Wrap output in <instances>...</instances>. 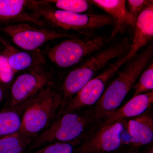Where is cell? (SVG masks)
I'll list each match as a JSON object with an SVG mask.
<instances>
[{
	"label": "cell",
	"mask_w": 153,
	"mask_h": 153,
	"mask_svg": "<svg viewBox=\"0 0 153 153\" xmlns=\"http://www.w3.org/2000/svg\"><path fill=\"white\" fill-rule=\"evenodd\" d=\"M153 53V45H151L132 58L123 70L118 71L117 76L105 88L97 103L94 109L95 118L106 117L119 108L147 65Z\"/></svg>",
	"instance_id": "6da1fadb"
},
{
	"label": "cell",
	"mask_w": 153,
	"mask_h": 153,
	"mask_svg": "<svg viewBox=\"0 0 153 153\" xmlns=\"http://www.w3.org/2000/svg\"><path fill=\"white\" fill-rule=\"evenodd\" d=\"M28 8L46 24L62 30L76 31L85 36H93L99 29L113 25L112 19L108 15L62 10L43 1H30Z\"/></svg>",
	"instance_id": "7a4b0ae2"
},
{
	"label": "cell",
	"mask_w": 153,
	"mask_h": 153,
	"mask_svg": "<svg viewBox=\"0 0 153 153\" xmlns=\"http://www.w3.org/2000/svg\"><path fill=\"white\" fill-rule=\"evenodd\" d=\"M27 103L29 104L21 118L19 131L36 138L38 133L54 122L66 100L63 94L55 91L51 82Z\"/></svg>",
	"instance_id": "3957f363"
},
{
	"label": "cell",
	"mask_w": 153,
	"mask_h": 153,
	"mask_svg": "<svg viewBox=\"0 0 153 153\" xmlns=\"http://www.w3.org/2000/svg\"><path fill=\"white\" fill-rule=\"evenodd\" d=\"M131 43L128 37L110 45L108 47L88 57L69 72L63 82V96L70 100L90 79L105 68L112 59L128 53Z\"/></svg>",
	"instance_id": "277c9868"
},
{
	"label": "cell",
	"mask_w": 153,
	"mask_h": 153,
	"mask_svg": "<svg viewBox=\"0 0 153 153\" xmlns=\"http://www.w3.org/2000/svg\"><path fill=\"white\" fill-rule=\"evenodd\" d=\"M113 39L100 35L85 36L83 38H67L49 49L47 55L57 66L68 68L108 47Z\"/></svg>",
	"instance_id": "5b68a950"
},
{
	"label": "cell",
	"mask_w": 153,
	"mask_h": 153,
	"mask_svg": "<svg viewBox=\"0 0 153 153\" xmlns=\"http://www.w3.org/2000/svg\"><path fill=\"white\" fill-rule=\"evenodd\" d=\"M0 30L18 47L27 51H35L48 41L59 38H79L77 34L48 30L25 22L1 25Z\"/></svg>",
	"instance_id": "8992f818"
},
{
	"label": "cell",
	"mask_w": 153,
	"mask_h": 153,
	"mask_svg": "<svg viewBox=\"0 0 153 153\" xmlns=\"http://www.w3.org/2000/svg\"><path fill=\"white\" fill-rule=\"evenodd\" d=\"M91 121L86 116L66 113L38 136L29 146V151L55 143H69L80 136Z\"/></svg>",
	"instance_id": "52a82bcc"
},
{
	"label": "cell",
	"mask_w": 153,
	"mask_h": 153,
	"mask_svg": "<svg viewBox=\"0 0 153 153\" xmlns=\"http://www.w3.org/2000/svg\"><path fill=\"white\" fill-rule=\"evenodd\" d=\"M127 54L117 58L101 73L90 79L76 93L74 98L69 101L64 113L72 112L82 107L97 103L103 94L108 81L119 71L124 64L130 60L127 57Z\"/></svg>",
	"instance_id": "ba28073f"
},
{
	"label": "cell",
	"mask_w": 153,
	"mask_h": 153,
	"mask_svg": "<svg viewBox=\"0 0 153 153\" xmlns=\"http://www.w3.org/2000/svg\"><path fill=\"white\" fill-rule=\"evenodd\" d=\"M44 63L30 68L27 72L17 77L11 88V108L27 103L52 82V74L45 68Z\"/></svg>",
	"instance_id": "9c48e42d"
},
{
	"label": "cell",
	"mask_w": 153,
	"mask_h": 153,
	"mask_svg": "<svg viewBox=\"0 0 153 153\" xmlns=\"http://www.w3.org/2000/svg\"><path fill=\"white\" fill-rule=\"evenodd\" d=\"M124 120L102 127L81 146L79 153H106L116 150L122 144Z\"/></svg>",
	"instance_id": "30bf717a"
},
{
	"label": "cell",
	"mask_w": 153,
	"mask_h": 153,
	"mask_svg": "<svg viewBox=\"0 0 153 153\" xmlns=\"http://www.w3.org/2000/svg\"><path fill=\"white\" fill-rule=\"evenodd\" d=\"M29 1L0 0V25L25 22L45 27L47 24L44 21L27 10Z\"/></svg>",
	"instance_id": "8fae6325"
},
{
	"label": "cell",
	"mask_w": 153,
	"mask_h": 153,
	"mask_svg": "<svg viewBox=\"0 0 153 153\" xmlns=\"http://www.w3.org/2000/svg\"><path fill=\"white\" fill-rule=\"evenodd\" d=\"M134 33L130 49L127 57L130 60L137 55L141 48L152 40L153 37V2L140 14L135 25Z\"/></svg>",
	"instance_id": "7c38bea8"
},
{
	"label": "cell",
	"mask_w": 153,
	"mask_h": 153,
	"mask_svg": "<svg viewBox=\"0 0 153 153\" xmlns=\"http://www.w3.org/2000/svg\"><path fill=\"white\" fill-rule=\"evenodd\" d=\"M153 102V91L133 97L123 106L105 117L103 124H108L143 114Z\"/></svg>",
	"instance_id": "4fadbf2b"
},
{
	"label": "cell",
	"mask_w": 153,
	"mask_h": 153,
	"mask_svg": "<svg viewBox=\"0 0 153 153\" xmlns=\"http://www.w3.org/2000/svg\"><path fill=\"white\" fill-rule=\"evenodd\" d=\"M92 5L103 10L111 17L113 22L110 37L114 38L119 34L123 35L128 26V12L124 0H91Z\"/></svg>",
	"instance_id": "5bb4252c"
},
{
	"label": "cell",
	"mask_w": 153,
	"mask_h": 153,
	"mask_svg": "<svg viewBox=\"0 0 153 153\" xmlns=\"http://www.w3.org/2000/svg\"><path fill=\"white\" fill-rule=\"evenodd\" d=\"M0 44L3 46L2 54L5 55L9 63L16 73L17 71L30 69L38 64L45 63L42 56L38 53L20 51L7 42L0 36Z\"/></svg>",
	"instance_id": "9a60e30c"
},
{
	"label": "cell",
	"mask_w": 153,
	"mask_h": 153,
	"mask_svg": "<svg viewBox=\"0 0 153 153\" xmlns=\"http://www.w3.org/2000/svg\"><path fill=\"white\" fill-rule=\"evenodd\" d=\"M128 131L134 146L149 144L153 140V117L144 114L134 117L128 121Z\"/></svg>",
	"instance_id": "2e32d148"
},
{
	"label": "cell",
	"mask_w": 153,
	"mask_h": 153,
	"mask_svg": "<svg viewBox=\"0 0 153 153\" xmlns=\"http://www.w3.org/2000/svg\"><path fill=\"white\" fill-rule=\"evenodd\" d=\"M35 137L18 131L0 138V153H25Z\"/></svg>",
	"instance_id": "e0dca14e"
},
{
	"label": "cell",
	"mask_w": 153,
	"mask_h": 153,
	"mask_svg": "<svg viewBox=\"0 0 153 153\" xmlns=\"http://www.w3.org/2000/svg\"><path fill=\"white\" fill-rule=\"evenodd\" d=\"M21 121L16 111L7 109L0 111V138L19 131Z\"/></svg>",
	"instance_id": "ac0fdd59"
},
{
	"label": "cell",
	"mask_w": 153,
	"mask_h": 153,
	"mask_svg": "<svg viewBox=\"0 0 153 153\" xmlns=\"http://www.w3.org/2000/svg\"><path fill=\"white\" fill-rule=\"evenodd\" d=\"M44 2L54 5L55 8L76 13L83 14L91 9L89 1L85 0H47Z\"/></svg>",
	"instance_id": "d6986e66"
},
{
	"label": "cell",
	"mask_w": 153,
	"mask_h": 153,
	"mask_svg": "<svg viewBox=\"0 0 153 153\" xmlns=\"http://www.w3.org/2000/svg\"><path fill=\"white\" fill-rule=\"evenodd\" d=\"M139 77L138 81L136 82L133 87L134 90L133 97L153 91V63L141 73Z\"/></svg>",
	"instance_id": "ffe728a7"
},
{
	"label": "cell",
	"mask_w": 153,
	"mask_h": 153,
	"mask_svg": "<svg viewBox=\"0 0 153 153\" xmlns=\"http://www.w3.org/2000/svg\"><path fill=\"white\" fill-rule=\"evenodd\" d=\"M128 26L134 29L137 19L140 14L148 6L153 2V1L146 0H129L127 2Z\"/></svg>",
	"instance_id": "44dd1931"
},
{
	"label": "cell",
	"mask_w": 153,
	"mask_h": 153,
	"mask_svg": "<svg viewBox=\"0 0 153 153\" xmlns=\"http://www.w3.org/2000/svg\"><path fill=\"white\" fill-rule=\"evenodd\" d=\"M73 145L69 143H55L46 145L29 153H72Z\"/></svg>",
	"instance_id": "7402d4cb"
},
{
	"label": "cell",
	"mask_w": 153,
	"mask_h": 153,
	"mask_svg": "<svg viewBox=\"0 0 153 153\" xmlns=\"http://www.w3.org/2000/svg\"><path fill=\"white\" fill-rule=\"evenodd\" d=\"M15 73L7 57L3 54H0V82L9 83L13 78Z\"/></svg>",
	"instance_id": "603a6c76"
},
{
	"label": "cell",
	"mask_w": 153,
	"mask_h": 153,
	"mask_svg": "<svg viewBox=\"0 0 153 153\" xmlns=\"http://www.w3.org/2000/svg\"><path fill=\"white\" fill-rule=\"evenodd\" d=\"M4 92H3L2 88L0 86V104L2 101L3 98H4Z\"/></svg>",
	"instance_id": "cb8c5ba5"
},
{
	"label": "cell",
	"mask_w": 153,
	"mask_h": 153,
	"mask_svg": "<svg viewBox=\"0 0 153 153\" xmlns=\"http://www.w3.org/2000/svg\"><path fill=\"white\" fill-rule=\"evenodd\" d=\"M149 153H153V149H152V150H151V151H150L149 152Z\"/></svg>",
	"instance_id": "d4e9b609"
},
{
	"label": "cell",
	"mask_w": 153,
	"mask_h": 153,
	"mask_svg": "<svg viewBox=\"0 0 153 153\" xmlns=\"http://www.w3.org/2000/svg\"><path fill=\"white\" fill-rule=\"evenodd\" d=\"M138 153V152H133V153Z\"/></svg>",
	"instance_id": "484cf974"
}]
</instances>
